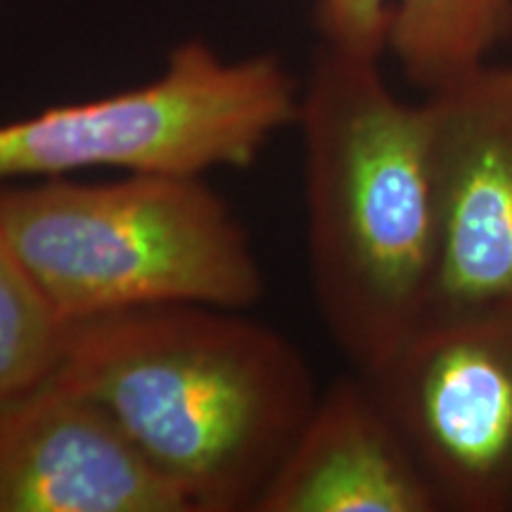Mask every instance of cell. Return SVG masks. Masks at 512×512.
<instances>
[{
  "mask_svg": "<svg viewBox=\"0 0 512 512\" xmlns=\"http://www.w3.org/2000/svg\"><path fill=\"white\" fill-rule=\"evenodd\" d=\"M50 377L105 413L190 512H254L320 396L283 332L209 304L67 323Z\"/></svg>",
  "mask_w": 512,
  "mask_h": 512,
  "instance_id": "1",
  "label": "cell"
},
{
  "mask_svg": "<svg viewBox=\"0 0 512 512\" xmlns=\"http://www.w3.org/2000/svg\"><path fill=\"white\" fill-rule=\"evenodd\" d=\"M0 512H190L105 413L53 377L0 399Z\"/></svg>",
  "mask_w": 512,
  "mask_h": 512,
  "instance_id": "7",
  "label": "cell"
},
{
  "mask_svg": "<svg viewBox=\"0 0 512 512\" xmlns=\"http://www.w3.org/2000/svg\"><path fill=\"white\" fill-rule=\"evenodd\" d=\"M320 43L382 60L392 53L422 93L475 72L512 36V0H316Z\"/></svg>",
  "mask_w": 512,
  "mask_h": 512,
  "instance_id": "9",
  "label": "cell"
},
{
  "mask_svg": "<svg viewBox=\"0 0 512 512\" xmlns=\"http://www.w3.org/2000/svg\"><path fill=\"white\" fill-rule=\"evenodd\" d=\"M366 377L444 512H512V304L427 320Z\"/></svg>",
  "mask_w": 512,
  "mask_h": 512,
  "instance_id": "5",
  "label": "cell"
},
{
  "mask_svg": "<svg viewBox=\"0 0 512 512\" xmlns=\"http://www.w3.org/2000/svg\"><path fill=\"white\" fill-rule=\"evenodd\" d=\"M254 512H444L425 467L366 375L320 396Z\"/></svg>",
  "mask_w": 512,
  "mask_h": 512,
  "instance_id": "8",
  "label": "cell"
},
{
  "mask_svg": "<svg viewBox=\"0 0 512 512\" xmlns=\"http://www.w3.org/2000/svg\"><path fill=\"white\" fill-rule=\"evenodd\" d=\"M306 249L318 316L356 373L427 323L439 259L430 112L380 60L320 43L299 95Z\"/></svg>",
  "mask_w": 512,
  "mask_h": 512,
  "instance_id": "2",
  "label": "cell"
},
{
  "mask_svg": "<svg viewBox=\"0 0 512 512\" xmlns=\"http://www.w3.org/2000/svg\"><path fill=\"white\" fill-rule=\"evenodd\" d=\"M0 228L64 325L157 304L247 311L266 292L247 228L202 176L0 183Z\"/></svg>",
  "mask_w": 512,
  "mask_h": 512,
  "instance_id": "3",
  "label": "cell"
},
{
  "mask_svg": "<svg viewBox=\"0 0 512 512\" xmlns=\"http://www.w3.org/2000/svg\"><path fill=\"white\" fill-rule=\"evenodd\" d=\"M302 86L275 55L230 60L183 41L155 79L0 124V183L117 169L204 176L247 169L297 126Z\"/></svg>",
  "mask_w": 512,
  "mask_h": 512,
  "instance_id": "4",
  "label": "cell"
},
{
  "mask_svg": "<svg viewBox=\"0 0 512 512\" xmlns=\"http://www.w3.org/2000/svg\"><path fill=\"white\" fill-rule=\"evenodd\" d=\"M439 259L430 318L512 304V67L486 62L425 98Z\"/></svg>",
  "mask_w": 512,
  "mask_h": 512,
  "instance_id": "6",
  "label": "cell"
},
{
  "mask_svg": "<svg viewBox=\"0 0 512 512\" xmlns=\"http://www.w3.org/2000/svg\"><path fill=\"white\" fill-rule=\"evenodd\" d=\"M64 323L0 228V399L53 373Z\"/></svg>",
  "mask_w": 512,
  "mask_h": 512,
  "instance_id": "10",
  "label": "cell"
}]
</instances>
